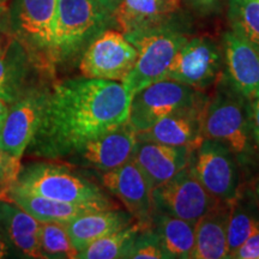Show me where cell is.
Instances as JSON below:
<instances>
[{
	"label": "cell",
	"mask_w": 259,
	"mask_h": 259,
	"mask_svg": "<svg viewBox=\"0 0 259 259\" xmlns=\"http://www.w3.org/2000/svg\"><path fill=\"white\" fill-rule=\"evenodd\" d=\"M132 96L118 80L78 77L47 94L40 126L29 149L45 158H67L87 142L128 120Z\"/></svg>",
	"instance_id": "1"
},
{
	"label": "cell",
	"mask_w": 259,
	"mask_h": 259,
	"mask_svg": "<svg viewBox=\"0 0 259 259\" xmlns=\"http://www.w3.org/2000/svg\"><path fill=\"white\" fill-rule=\"evenodd\" d=\"M202 138L219 141L228 147L240 169L250 170L259 163V148L252 131L251 102L232 88L225 73L213 96L204 106Z\"/></svg>",
	"instance_id": "2"
},
{
	"label": "cell",
	"mask_w": 259,
	"mask_h": 259,
	"mask_svg": "<svg viewBox=\"0 0 259 259\" xmlns=\"http://www.w3.org/2000/svg\"><path fill=\"white\" fill-rule=\"evenodd\" d=\"M11 187L64 203L97 210L118 206L96 184L73 173L70 168L50 162L29 164L19 171Z\"/></svg>",
	"instance_id": "3"
},
{
	"label": "cell",
	"mask_w": 259,
	"mask_h": 259,
	"mask_svg": "<svg viewBox=\"0 0 259 259\" xmlns=\"http://www.w3.org/2000/svg\"><path fill=\"white\" fill-rule=\"evenodd\" d=\"M137 50V59L121 80L131 96L167 77L177 53L187 37L166 24L125 36Z\"/></svg>",
	"instance_id": "4"
},
{
	"label": "cell",
	"mask_w": 259,
	"mask_h": 259,
	"mask_svg": "<svg viewBox=\"0 0 259 259\" xmlns=\"http://www.w3.org/2000/svg\"><path fill=\"white\" fill-rule=\"evenodd\" d=\"M109 15L97 0H57L51 65L76 56L84 44L101 30Z\"/></svg>",
	"instance_id": "5"
},
{
	"label": "cell",
	"mask_w": 259,
	"mask_h": 259,
	"mask_svg": "<svg viewBox=\"0 0 259 259\" xmlns=\"http://www.w3.org/2000/svg\"><path fill=\"white\" fill-rule=\"evenodd\" d=\"M57 0H11L6 29L36 65L50 66Z\"/></svg>",
	"instance_id": "6"
},
{
	"label": "cell",
	"mask_w": 259,
	"mask_h": 259,
	"mask_svg": "<svg viewBox=\"0 0 259 259\" xmlns=\"http://www.w3.org/2000/svg\"><path fill=\"white\" fill-rule=\"evenodd\" d=\"M189 167L202 186L219 202L231 203L241 190V169L228 147L202 139L191 151Z\"/></svg>",
	"instance_id": "7"
},
{
	"label": "cell",
	"mask_w": 259,
	"mask_h": 259,
	"mask_svg": "<svg viewBox=\"0 0 259 259\" xmlns=\"http://www.w3.org/2000/svg\"><path fill=\"white\" fill-rule=\"evenodd\" d=\"M205 94L173 79H162L145 87L132 96L128 124L143 132L164 116L206 101Z\"/></svg>",
	"instance_id": "8"
},
{
	"label": "cell",
	"mask_w": 259,
	"mask_h": 259,
	"mask_svg": "<svg viewBox=\"0 0 259 259\" xmlns=\"http://www.w3.org/2000/svg\"><path fill=\"white\" fill-rule=\"evenodd\" d=\"M48 90L31 88L10 105L0 127V149L17 180L22 157L40 126Z\"/></svg>",
	"instance_id": "9"
},
{
	"label": "cell",
	"mask_w": 259,
	"mask_h": 259,
	"mask_svg": "<svg viewBox=\"0 0 259 259\" xmlns=\"http://www.w3.org/2000/svg\"><path fill=\"white\" fill-rule=\"evenodd\" d=\"M223 63L221 50L211 38H187L174 58L166 78L204 92L221 79L225 73Z\"/></svg>",
	"instance_id": "10"
},
{
	"label": "cell",
	"mask_w": 259,
	"mask_h": 259,
	"mask_svg": "<svg viewBox=\"0 0 259 259\" xmlns=\"http://www.w3.org/2000/svg\"><path fill=\"white\" fill-rule=\"evenodd\" d=\"M153 209L196 223L219 203L202 186L189 164L151 192Z\"/></svg>",
	"instance_id": "11"
},
{
	"label": "cell",
	"mask_w": 259,
	"mask_h": 259,
	"mask_svg": "<svg viewBox=\"0 0 259 259\" xmlns=\"http://www.w3.org/2000/svg\"><path fill=\"white\" fill-rule=\"evenodd\" d=\"M137 50L124 34L107 30L95 37L80 58L79 70L88 78L121 82L132 70Z\"/></svg>",
	"instance_id": "12"
},
{
	"label": "cell",
	"mask_w": 259,
	"mask_h": 259,
	"mask_svg": "<svg viewBox=\"0 0 259 259\" xmlns=\"http://www.w3.org/2000/svg\"><path fill=\"white\" fill-rule=\"evenodd\" d=\"M137 142V132L127 120L119 127L87 142L67 158L84 167L108 171L131 160Z\"/></svg>",
	"instance_id": "13"
},
{
	"label": "cell",
	"mask_w": 259,
	"mask_h": 259,
	"mask_svg": "<svg viewBox=\"0 0 259 259\" xmlns=\"http://www.w3.org/2000/svg\"><path fill=\"white\" fill-rule=\"evenodd\" d=\"M101 180L105 189L124 204L136 221L151 226L153 187L134 160L115 169L103 171Z\"/></svg>",
	"instance_id": "14"
},
{
	"label": "cell",
	"mask_w": 259,
	"mask_h": 259,
	"mask_svg": "<svg viewBox=\"0 0 259 259\" xmlns=\"http://www.w3.org/2000/svg\"><path fill=\"white\" fill-rule=\"evenodd\" d=\"M225 76L232 88L247 101L259 97V52L245 38L225 34Z\"/></svg>",
	"instance_id": "15"
},
{
	"label": "cell",
	"mask_w": 259,
	"mask_h": 259,
	"mask_svg": "<svg viewBox=\"0 0 259 259\" xmlns=\"http://www.w3.org/2000/svg\"><path fill=\"white\" fill-rule=\"evenodd\" d=\"M34 65L23 45L8 29H0V99L12 105L28 93Z\"/></svg>",
	"instance_id": "16"
},
{
	"label": "cell",
	"mask_w": 259,
	"mask_h": 259,
	"mask_svg": "<svg viewBox=\"0 0 259 259\" xmlns=\"http://www.w3.org/2000/svg\"><path fill=\"white\" fill-rule=\"evenodd\" d=\"M208 100V99H206ZM205 102L198 103L164 116L151 127L138 132L137 139L171 147L194 149L202 141V119Z\"/></svg>",
	"instance_id": "17"
},
{
	"label": "cell",
	"mask_w": 259,
	"mask_h": 259,
	"mask_svg": "<svg viewBox=\"0 0 259 259\" xmlns=\"http://www.w3.org/2000/svg\"><path fill=\"white\" fill-rule=\"evenodd\" d=\"M192 149L138 141L131 160L143 171L153 189L162 185L189 164Z\"/></svg>",
	"instance_id": "18"
},
{
	"label": "cell",
	"mask_w": 259,
	"mask_h": 259,
	"mask_svg": "<svg viewBox=\"0 0 259 259\" xmlns=\"http://www.w3.org/2000/svg\"><path fill=\"white\" fill-rule=\"evenodd\" d=\"M135 221L127 210L115 208L92 210L65 223V226L73 246L79 252L93 241L120 231Z\"/></svg>",
	"instance_id": "19"
},
{
	"label": "cell",
	"mask_w": 259,
	"mask_h": 259,
	"mask_svg": "<svg viewBox=\"0 0 259 259\" xmlns=\"http://www.w3.org/2000/svg\"><path fill=\"white\" fill-rule=\"evenodd\" d=\"M40 225L17 204L0 198V231L17 250L29 258H44L40 246Z\"/></svg>",
	"instance_id": "20"
},
{
	"label": "cell",
	"mask_w": 259,
	"mask_h": 259,
	"mask_svg": "<svg viewBox=\"0 0 259 259\" xmlns=\"http://www.w3.org/2000/svg\"><path fill=\"white\" fill-rule=\"evenodd\" d=\"M229 203L219 202L196 222V242L192 258H228Z\"/></svg>",
	"instance_id": "21"
},
{
	"label": "cell",
	"mask_w": 259,
	"mask_h": 259,
	"mask_svg": "<svg viewBox=\"0 0 259 259\" xmlns=\"http://www.w3.org/2000/svg\"><path fill=\"white\" fill-rule=\"evenodd\" d=\"M151 227L158 236L166 259L192 258L196 223L153 209Z\"/></svg>",
	"instance_id": "22"
},
{
	"label": "cell",
	"mask_w": 259,
	"mask_h": 259,
	"mask_svg": "<svg viewBox=\"0 0 259 259\" xmlns=\"http://www.w3.org/2000/svg\"><path fill=\"white\" fill-rule=\"evenodd\" d=\"M176 11L163 0H121L113 14L126 36L166 24Z\"/></svg>",
	"instance_id": "23"
},
{
	"label": "cell",
	"mask_w": 259,
	"mask_h": 259,
	"mask_svg": "<svg viewBox=\"0 0 259 259\" xmlns=\"http://www.w3.org/2000/svg\"><path fill=\"white\" fill-rule=\"evenodd\" d=\"M3 198L16 203L19 208L27 211L38 222L67 223L71 220L76 219L77 216L82 215V213L97 210L89 208V206L45 198V197L18 190L16 187H10Z\"/></svg>",
	"instance_id": "24"
},
{
	"label": "cell",
	"mask_w": 259,
	"mask_h": 259,
	"mask_svg": "<svg viewBox=\"0 0 259 259\" xmlns=\"http://www.w3.org/2000/svg\"><path fill=\"white\" fill-rule=\"evenodd\" d=\"M259 231V208L251 189H242L229 203L228 255Z\"/></svg>",
	"instance_id": "25"
},
{
	"label": "cell",
	"mask_w": 259,
	"mask_h": 259,
	"mask_svg": "<svg viewBox=\"0 0 259 259\" xmlns=\"http://www.w3.org/2000/svg\"><path fill=\"white\" fill-rule=\"evenodd\" d=\"M143 223L135 221L125 228L112 234L97 239L85 248L78 252V259H116L125 258L130 246L142 229L145 228Z\"/></svg>",
	"instance_id": "26"
},
{
	"label": "cell",
	"mask_w": 259,
	"mask_h": 259,
	"mask_svg": "<svg viewBox=\"0 0 259 259\" xmlns=\"http://www.w3.org/2000/svg\"><path fill=\"white\" fill-rule=\"evenodd\" d=\"M232 31L259 52V0H229Z\"/></svg>",
	"instance_id": "27"
},
{
	"label": "cell",
	"mask_w": 259,
	"mask_h": 259,
	"mask_svg": "<svg viewBox=\"0 0 259 259\" xmlns=\"http://www.w3.org/2000/svg\"><path fill=\"white\" fill-rule=\"evenodd\" d=\"M40 246L44 258L74 259L78 254L66 226L61 222H41Z\"/></svg>",
	"instance_id": "28"
},
{
	"label": "cell",
	"mask_w": 259,
	"mask_h": 259,
	"mask_svg": "<svg viewBox=\"0 0 259 259\" xmlns=\"http://www.w3.org/2000/svg\"><path fill=\"white\" fill-rule=\"evenodd\" d=\"M125 258L131 259H162L166 258L162 250L158 236L149 226L142 229L130 246Z\"/></svg>",
	"instance_id": "29"
},
{
	"label": "cell",
	"mask_w": 259,
	"mask_h": 259,
	"mask_svg": "<svg viewBox=\"0 0 259 259\" xmlns=\"http://www.w3.org/2000/svg\"><path fill=\"white\" fill-rule=\"evenodd\" d=\"M233 259H258L259 258V231L246 239L236 250L228 255Z\"/></svg>",
	"instance_id": "30"
},
{
	"label": "cell",
	"mask_w": 259,
	"mask_h": 259,
	"mask_svg": "<svg viewBox=\"0 0 259 259\" xmlns=\"http://www.w3.org/2000/svg\"><path fill=\"white\" fill-rule=\"evenodd\" d=\"M15 183L16 178L12 174L11 169H10L8 161H6L4 154H3L2 149H0V187L4 190V194Z\"/></svg>",
	"instance_id": "31"
},
{
	"label": "cell",
	"mask_w": 259,
	"mask_h": 259,
	"mask_svg": "<svg viewBox=\"0 0 259 259\" xmlns=\"http://www.w3.org/2000/svg\"><path fill=\"white\" fill-rule=\"evenodd\" d=\"M18 253H21L11 241L6 238V235L0 231V259L10 258V257H18Z\"/></svg>",
	"instance_id": "32"
},
{
	"label": "cell",
	"mask_w": 259,
	"mask_h": 259,
	"mask_svg": "<svg viewBox=\"0 0 259 259\" xmlns=\"http://www.w3.org/2000/svg\"><path fill=\"white\" fill-rule=\"evenodd\" d=\"M251 122L255 143L259 148V97L251 102Z\"/></svg>",
	"instance_id": "33"
},
{
	"label": "cell",
	"mask_w": 259,
	"mask_h": 259,
	"mask_svg": "<svg viewBox=\"0 0 259 259\" xmlns=\"http://www.w3.org/2000/svg\"><path fill=\"white\" fill-rule=\"evenodd\" d=\"M186 2L200 12H209L215 8L218 0H186Z\"/></svg>",
	"instance_id": "34"
},
{
	"label": "cell",
	"mask_w": 259,
	"mask_h": 259,
	"mask_svg": "<svg viewBox=\"0 0 259 259\" xmlns=\"http://www.w3.org/2000/svg\"><path fill=\"white\" fill-rule=\"evenodd\" d=\"M10 2L11 0H0V29H6Z\"/></svg>",
	"instance_id": "35"
},
{
	"label": "cell",
	"mask_w": 259,
	"mask_h": 259,
	"mask_svg": "<svg viewBox=\"0 0 259 259\" xmlns=\"http://www.w3.org/2000/svg\"><path fill=\"white\" fill-rule=\"evenodd\" d=\"M97 2H99L100 4L103 6V8H106L107 10H108L111 14H113V12H114V10L116 9V6L120 4L121 0H97Z\"/></svg>",
	"instance_id": "36"
},
{
	"label": "cell",
	"mask_w": 259,
	"mask_h": 259,
	"mask_svg": "<svg viewBox=\"0 0 259 259\" xmlns=\"http://www.w3.org/2000/svg\"><path fill=\"white\" fill-rule=\"evenodd\" d=\"M9 107H10L9 103H6L4 100L0 99V127H2L3 122L5 120V116L8 114Z\"/></svg>",
	"instance_id": "37"
},
{
	"label": "cell",
	"mask_w": 259,
	"mask_h": 259,
	"mask_svg": "<svg viewBox=\"0 0 259 259\" xmlns=\"http://www.w3.org/2000/svg\"><path fill=\"white\" fill-rule=\"evenodd\" d=\"M250 189L252 191V194H253V197H254L255 203H257V205L259 208V174H258V177L254 179L253 184H252V187H250Z\"/></svg>",
	"instance_id": "38"
},
{
	"label": "cell",
	"mask_w": 259,
	"mask_h": 259,
	"mask_svg": "<svg viewBox=\"0 0 259 259\" xmlns=\"http://www.w3.org/2000/svg\"><path fill=\"white\" fill-rule=\"evenodd\" d=\"M163 2H166L167 4L171 6L174 10H178L180 6V0H163Z\"/></svg>",
	"instance_id": "39"
},
{
	"label": "cell",
	"mask_w": 259,
	"mask_h": 259,
	"mask_svg": "<svg viewBox=\"0 0 259 259\" xmlns=\"http://www.w3.org/2000/svg\"><path fill=\"white\" fill-rule=\"evenodd\" d=\"M3 196H4V190L0 187V198H3Z\"/></svg>",
	"instance_id": "40"
},
{
	"label": "cell",
	"mask_w": 259,
	"mask_h": 259,
	"mask_svg": "<svg viewBox=\"0 0 259 259\" xmlns=\"http://www.w3.org/2000/svg\"><path fill=\"white\" fill-rule=\"evenodd\" d=\"M258 259H259V258H258Z\"/></svg>",
	"instance_id": "41"
}]
</instances>
